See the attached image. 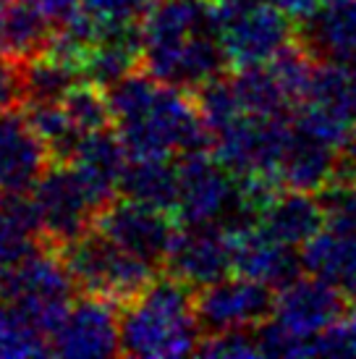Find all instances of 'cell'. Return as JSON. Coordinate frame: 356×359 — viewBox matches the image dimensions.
<instances>
[{
  "mask_svg": "<svg viewBox=\"0 0 356 359\" xmlns=\"http://www.w3.org/2000/svg\"><path fill=\"white\" fill-rule=\"evenodd\" d=\"M24 79L27 102H60L84 76L76 63L42 53L37 58L24 60Z\"/></svg>",
  "mask_w": 356,
  "mask_h": 359,
  "instance_id": "obj_23",
  "label": "cell"
},
{
  "mask_svg": "<svg viewBox=\"0 0 356 359\" xmlns=\"http://www.w3.org/2000/svg\"><path fill=\"white\" fill-rule=\"evenodd\" d=\"M129 160L131 155L118 137V131H110L108 126V129L84 134L74 155L69 158V165L74 168L76 179L81 181L89 200L102 212L108 205L118 200Z\"/></svg>",
  "mask_w": 356,
  "mask_h": 359,
  "instance_id": "obj_14",
  "label": "cell"
},
{
  "mask_svg": "<svg viewBox=\"0 0 356 359\" xmlns=\"http://www.w3.org/2000/svg\"><path fill=\"white\" fill-rule=\"evenodd\" d=\"M29 8H34L40 16L58 29L63 24H69L71 19H76L84 11V0H24Z\"/></svg>",
  "mask_w": 356,
  "mask_h": 359,
  "instance_id": "obj_32",
  "label": "cell"
},
{
  "mask_svg": "<svg viewBox=\"0 0 356 359\" xmlns=\"http://www.w3.org/2000/svg\"><path fill=\"white\" fill-rule=\"evenodd\" d=\"M165 270L168 276L197 291L228 278V273L233 270L231 231L215 223H199L176 231L165 257Z\"/></svg>",
  "mask_w": 356,
  "mask_h": 359,
  "instance_id": "obj_10",
  "label": "cell"
},
{
  "mask_svg": "<svg viewBox=\"0 0 356 359\" xmlns=\"http://www.w3.org/2000/svg\"><path fill=\"white\" fill-rule=\"evenodd\" d=\"M257 223L288 247H304L325 229V212L312 191L278 189L262 205Z\"/></svg>",
  "mask_w": 356,
  "mask_h": 359,
  "instance_id": "obj_17",
  "label": "cell"
},
{
  "mask_svg": "<svg viewBox=\"0 0 356 359\" xmlns=\"http://www.w3.org/2000/svg\"><path fill=\"white\" fill-rule=\"evenodd\" d=\"M95 229L155 268L160 265L165 268V257L176 236L165 210L149 208L144 202L129 200V197L116 200L102 210Z\"/></svg>",
  "mask_w": 356,
  "mask_h": 359,
  "instance_id": "obj_11",
  "label": "cell"
},
{
  "mask_svg": "<svg viewBox=\"0 0 356 359\" xmlns=\"http://www.w3.org/2000/svg\"><path fill=\"white\" fill-rule=\"evenodd\" d=\"M37 244H40V239L13 229V226H8L6 220L0 218V286H3V280L8 278V273L19 265L21 259L27 257L29 252L37 250Z\"/></svg>",
  "mask_w": 356,
  "mask_h": 359,
  "instance_id": "obj_30",
  "label": "cell"
},
{
  "mask_svg": "<svg viewBox=\"0 0 356 359\" xmlns=\"http://www.w3.org/2000/svg\"><path fill=\"white\" fill-rule=\"evenodd\" d=\"M55 27L24 0H0V55L32 60L50 50Z\"/></svg>",
  "mask_w": 356,
  "mask_h": 359,
  "instance_id": "obj_20",
  "label": "cell"
},
{
  "mask_svg": "<svg viewBox=\"0 0 356 359\" xmlns=\"http://www.w3.org/2000/svg\"><path fill=\"white\" fill-rule=\"evenodd\" d=\"M197 354L210 359H254L262 357L257 333L249 330H228V333H212L205 336Z\"/></svg>",
  "mask_w": 356,
  "mask_h": 359,
  "instance_id": "obj_29",
  "label": "cell"
},
{
  "mask_svg": "<svg viewBox=\"0 0 356 359\" xmlns=\"http://www.w3.org/2000/svg\"><path fill=\"white\" fill-rule=\"evenodd\" d=\"M215 27L233 69L265 66L294 42V21L273 3H218Z\"/></svg>",
  "mask_w": 356,
  "mask_h": 359,
  "instance_id": "obj_6",
  "label": "cell"
},
{
  "mask_svg": "<svg viewBox=\"0 0 356 359\" xmlns=\"http://www.w3.org/2000/svg\"><path fill=\"white\" fill-rule=\"evenodd\" d=\"M113 126L131 158H173L212 147L197 102L186 90L155 79L152 74H129L108 87Z\"/></svg>",
  "mask_w": 356,
  "mask_h": 359,
  "instance_id": "obj_1",
  "label": "cell"
},
{
  "mask_svg": "<svg viewBox=\"0 0 356 359\" xmlns=\"http://www.w3.org/2000/svg\"><path fill=\"white\" fill-rule=\"evenodd\" d=\"M304 29V45L327 60L356 66V0L327 3Z\"/></svg>",
  "mask_w": 356,
  "mask_h": 359,
  "instance_id": "obj_19",
  "label": "cell"
},
{
  "mask_svg": "<svg viewBox=\"0 0 356 359\" xmlns=\"http://www.w3.org/2000/svg\"><path fill=\"white\" fill-rule=\"evenodd\" d=\"M273 289L247 276H228L199 289L197 294V320L205 336L228 330H257L273 318Z\"/></svg>",
  "mask_w": 356,
  "mask_h": 359,
  "instance_id": "obj_9",
  "label": "cell"
},
{
  "mask_svg": "<svg viewBox=\"0 0 356 359\" xmlns=\"http://www.w3.org/2000/svg\"><path fill=\"white\" fill-rule=\"evenodd\" d=\"M24 113L40 140L48 144L53 163H69L79 140L84 137L60 102H24Z\"/></svg>",
  "mask_w": 356,
  "mask_h": 359,
  "instance_id": "obj_24",
  "label": "cell"
},
{
  "mask_svg": "<svg viewBox=\"0 0 356 359\" xmlns=\"http://www.w3.org/2000/svg\"><path fill=\"white\" fill-rule=\"evenodd\" d=\"M158 0H84V13L95 21L97 37L102 32L126 24H142Z\"/></svg>",
  "mask_w": 356,
  "mask_h": 359,
  "instance_id": "obj_28",
  "label": "cell"
},
{
  "mask_svg": "<svg viewBox=\"0 0 356 359\" xmlns=\"http://www.w3.org/2000/svg\"><path fill=\"white\" fill-rule=\"evenodd\" d=\"M50 150L16 108L0 110V191L29 194L50 168Z\"/></svg>",
  "mask_w": 356,
  "mask_h": 359,
  "instance_id": "obj_13",
  "label": "cell"
},
{
  "mask_svg": "<svg viewBox=\"0 0 356 359\" xmlns=\"http://www.w3.org/2000/svg\"><path fill=\"white\" fill-rule=\"evenodd\" d=\"M74 276L55 250L29 252L0 286V297L8 299L34 328L53 336L74 304Z\"/></svg>",
  "mask_w": 356,
  "mask_h": 359,
  "instance_id": "obj_5",
  "label": "cell"
},
{
  "mask_svg": "<svg viewBox=\"0 0 356 359\" xmlns=\"http://www.w3.org/2000/svg\"><path fill=\"white\" fill-rule=\"evenodd\" d=\"M121 194L149 208L176 212L178 163H170V158H131L123 173Z\"/></svg>",
  "mask_w": 356,
  "mask_h": 359,
  "instance_id": "obj_21",
  "label": "cell"
},
{
  "mask_svg": "<svg viewBox=\"0 0 356 359\" xmlns=\"http://www.w3.org/2000/svg\"><path fill=\"white\" fill-rule=\"evenodd\" d=\"M304 273L330 280L348 291H356V233L336 229H322L301 247Z\"/></svg>",
  "mask_w": 356,
  "mask_h": 359,
  "instance_id": "obj_18",
  "label": "cell"
},
{
  "mask_svg": "<svg viewBox=\"0 0 356 359\" xmlns=\"http://www.w3.org/2000/svg\"><path fill=\"white\" fill-rule=\"evenodd\" d=\"M354 142H356V137H354Z\"/></svg>",
  "mask_w": 356,
  "mask_h": 359,
  "instance_id": "obj_36",
  "label": "cell"
},
{
  "mask_svg": "<svg viewBox=\"0 0 356 359\" xmlns=\"http://www.w3.org/2000/svg\"><path fill=\"white\" fill-rule=\"evenodd\" d=\"M50 341L60 357H113L121 354V318L113 302L81 294Z\"/></svg>",
  "mask_w": 356,
  "mask_h": 359,
  "instance_id": "obj_12",
  "label": "cell"
},
{
  "mask_svg": "<svg viewBox=\"0 0 356 359\" xmlns=\"http://www.w3.org/2000/svg\"><path fill=\"white\" fill-rule=\"evenodd\" d=\"M202 328L191 286L173 276L155 278L134 299L121 304V354L186 357L197 354Z\"/></svg>",
  "mask_w": 356,
  "mask_h": 359,
  "instance_id": "obj_3",
  "label": "cell"
},
{
  "mask_svg": "<svg viewBox=\"0 0 356 359\" xmlns=\"http://www.w3.org/2000/svg\"><path fill=\"white\" fill-rule=\"evenodd\" d=\"M32 191L45 247L60 252L95 229L100 210L89 200L69 163H50V168Z\"/></svg>",
  "mask_w": 356,
  "mask_h": 359,
  "instance_id": "obj_7",
  "label": "cell"
},
{
  "mask_svg": "<svg viewBox=\"0 0 356 359\" xmlns=\"http://www.w3.org/2000/svg\"><path fill=\"white\" fill-rule=\"evenodd\" d=\"M24 102H27L24 60L0 55V110L19 108Z\"/></svg>",
  "mask_w": 356,
  "mask_h": 359,
  "instance_id": "obj_31",
  "label": "cell"
},
{
  "mask_svg": "<svg viewBox=\"0 0 356 359\" xmlns=\"http://www.w3.org/2000/svg\"><path fill=\"white\" fill-rule=\"evenodd\" d=\"M233 90L238 95V102L244 113L252 116H291L294 102L280 87L278 76L273 74L270 63L265 66H249V69H238L233 76Z\"/></svg>",
  "mask_w": 356,
  "mask_h": 359,
  "instance_id": "obj_22",
  "label": "cell"
},
{
  "mask_svg": "<svg viewBox=\"0 0 356 359\" xmlns=\"http://www.w3.org/2000/svg\"><path fill=\"white\" fill-rule=\"evenodd\" d=\"M53 354L48 336L32 325L8 299L0 297V357H45Z\"/></svg>",
  "mask_w": 356,
  "mask_h": 359,
  "instance_id": "obj_26",
  "label": "cell"
},
{
  "mask_svg": "<svg viewBox=\"0 0 356 359\" xmlns=\"http://www.w3.org/2000/svg\"><path fill=\"white\" fill-rule=\"evenodd\" d=\"M343 160V150H338L327 142L304 134L294 126L288 140L280 168H278V187L280 189H296L320 194L330 181L336 179Z\"/></svg>",
  "mask_w": 356,
  "mask_h": 359,
  "instance_id": "obj_16",
  "label": "cell"
},
{
  "mask_svg": "<svg viewBox=\"0 0 356 359\" xmlns=\"http://www.w3.org/2000/svg\"><path fill=\"white\" fill-rule=\"evenodd\" d=\"M317 197H320V205L325 212L327 229L356 233V155L351 158L343 152L336 179Z\"/></svg>",
  "mask_w": 356,
  "mask_h": 359,
  "instance_id": "obj_25",
  "label": "cell"
},
{
  "mask_svg": "<svg viewBox=\"0 0 356 359\" xmlns=\"http://www.w3.org/2000/svg\"><path fill=\"white\" fill-rule=\"evenodd\" d=\"M327 3H343V0H325V6H327Z\"/></svg>",
  "mask_w": 356,
  "mask_h": 359,
  "instance_id": "obj_34",
  "label": "cell"
},
{
  "mask_svg": "<svg viewBox=\"0 0 356 359\" xmlns=\"http://www.w3.org/2000/svg\"><path fill=\"white\" fill-rule=\"evenodd\" d=\"M348 312V291L317 276H299L278 289L273 320L294 339L304 341L309 357H317L320 336L338 325Z\"/></svg>",
  "mask_w": 356,
  "mask_h": 359,
  "instance_id": "obj_8",
  "label": "cell"
},
{
  "mask_svg": "<svg viewBox=\"0 0 356 359\" xmlns=\"http://www.w3.org/2000/svg\"><path fill=\"white\" fill-rule=\"evenodd\" d=\"M231 231L233 239V270L238 276L267 283L270 289H283L301 276V252H294L273 233H267L259 223H247Z\"/></svg>",
  "mask_w": 356,
  "mask_h": 359,
  "instance_id": "obj_15",
  "label": "cell"
},
{
  "mask_svg": "<svg viewBox=\"0 0 356 359\" xmlns=\"http://www.w3.org/2000/svg\"><path fill=\"white\" fill-rule=\"evenodd\" d=\"M218 3H236V0H218ZM241 3H273V6H278V0H241Z\"/></svg>",
  "mask_w": 356,
  "mask_h": 359,
  "instance_id": "obj_33",
  "label": "cell"
},
{
  "mask_svg": "<svg viewBox=\"0 0 356 359\" xmlns=\"http://www.w3.org/2000/svg\"><path fill=\"white\" fill-rule=\"evenodd\" d=\"M0 197H3V191H0Z\"/></svg>",
  "mask_w": 356,
  "mask_h": 359,
  "instance_id": "obj_35",
  "label": "cell"
},
{
  "mask_svg": "<svg viewBox=\"0 0 356 359\" xmlns=\"http://www.w3.org/2000/svg\"><path fill=\"white\" fill-rule=\"evenodd\" d=\"M63 108L71 116L74 126L81 134L108 129L113 123V110H110L108 90L95 81H81L63 97Z\"/></svg>",
  "mask_w": 356,
  "mask_h": 359,
  "instance_id": "obj_27",
  "label": "cell"
},
{
  "mask_svg": "<svg viewBox=\"0 0 356 359\" xmlns=\"http://www.w3.org/2000/svg\"><path fill=\"white\" fill-rule=\"evenodd\" d=\"M142 66L155 79L202 90L231 66L215 27V0H158L142 21Z\"/></svg>",
  "mask_w": 356,
  "mask_h": 359,
  "instance_id": "obj_2",
  "label": "cell"
},
{
  "mask_svg": "<svg viewBox=\"0 0 356 359\" xmlns=\"http://www.w3.org/2000/svg\"><path fill=\"white\" fill-rule=\"evenodd\" d=\"M58 255L71 270L81 294L100 297L113 304H126L158 278L155 265L126 252L97 229L87 231L81 239L69 244Z\"/></svg>",
  "mask_w": 356,
  "mask_h": 359,
  "instance_id": "obj_4",
  "label": "cell"
}]
</instances>
